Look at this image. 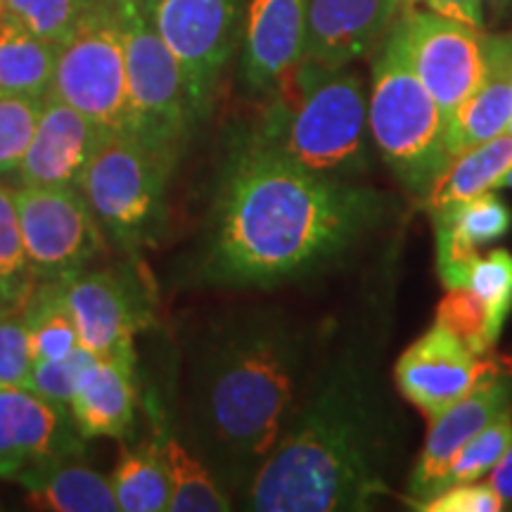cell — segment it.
<instances>
[{
  "mask_svg": "<svg viewBox=\"0 0 512 512\" xmlns=\"http://www.w3.org/2000/svg\"><path fill=\"white\" fill-rule=\"evenodd\" d=\"M384 200L382 192L318 174L249 138L223 171L204 273L240 287L302 278L373 230Z\"/></svg>",
  "mask_w": 512,
  "mask_h": 512,
  "instance_id": "obj_1",
  "label": "cell"
},
{
  "mask_svg": "<svg viewBox=\"0 0 512 512\" xmlns=\"http://www.w3.org/2000/svg\"><path fill=\"white\" fill-rule=\"evenodd\" d=\"M394 427L361 366L339 361L320 377L247 484L256 512L370 510L389 494Z\"/></svg>",
  "mask_w": 512,
  "mask_h": 512,
  "instance_id": "obj_2",
  "label": "cell"
},
{
  "mask_svg": "<svg viewBox=\"0 0 512 512\" xmlns=\"http://www.w3.org/2000/svg\"><path fill=\"white\" fill-rule=\"evenodd\" d=\"M302 358V335L271 318L230 325L207 344L192 382V418L223 472L252 482L297 408Z\"/></svg>",
  "mask_w": 512,
  "mask_h": 512,
  "instance_id": "obj_3",
  "label": "cell"
},
{
  "mask_svg": "<svg viewBox=\"0 0 512 512\" xmlns=\"http://www.w3.org/2000/svg\"><path fill=\"white\" fill-rule=\"evenodd\" d=\"M368 100L344 67L302 60L278 88L252 138L318 174L342 178L366 164Z\"/></svg>",
  "mask_w": 512,
  "mask_h": 512,
  "instance_id": "obj_4",
  "label": "cell"
},
{
  "mask_svg": "<svg viewBox=\"0 0 512 512\" xmlns=\"http://www.w3.org/2000/svg\"><path fill=\"white\" fill-rule=\"evenodd\" d=\"M368 126L384 162L403 188L425 200L451 159L444 147V114L413 74L394 29L373 67Z\"/></svg>",
  "mask_w": 512,
  "mask_h": 512,
  "instance_id": "obj_5",
  "label": "cell"
},
{
  "mask_svg": "<svg viewBox=\"0 0 512 512\" xmlns=\"http://www.w3.org/2000/svg\"><path fill=\"white\" fill-rule=\"evenodd\" d=\"M174 162L133 133H110L102 140L79 183L100 228L126 245L150 240L164 219Z\"/></svg>",
  "mask_w": 512,
  "mask_h": 512,
  "instance_id": "obj_6",
  "label": "cell"
},
{
  "mask_svg": "<svg viewBox=\"0 0 512 512\" xmlns=\"http://www.w3.org/2000/svg\"><path fill=\"white\" fill-rule=\"evenodd\" d=\"M50 93L107 133H128L126 53L114 0H98L57 46Z\"/></svg>",
  "mask_w": 512,
  "mask_h": 512,
  "instance_id": "obj_7",
  "label": "cell"
},
{
  "mask_svg": "<svg viewBox=\"0 0 512 512\" xmlns=\"http://www.w3.org/2000/svg\"><path fill=\"white\" fill-rule=\"evenodd\" d=\"M117 3L126 53V86L131 128L128 133L162 155L176 159L192 117L176 57L166 48L152 19L133 0Z\"/></svg>",
  "mask_w": 512,
  "mask_h": 512,
  "instance_id": "obj_8",
  "label": "cell"
},
{
  "mask_svg": "<svg viewBox=\"0 0 512 512\" xmlns=\"http://www.w3.org/2000/svg\"><path fill=\"white\" fill-rule=\"evenodd\" d=\"M413 74L448 121L486 79L482 29L434 10H403L392 24Z\"/></svg>",
  "mask_w": 512,
  "mask_h": 512,
  "instance_id": "obj_9",
  "label": "cell"
},
{
  "mask_svg": "<svg viewBox=\"0 0 512 512\" xmlns=\"http://www.w3.org/2000/svg\"><path fill=\"white\" fill-rule=\"evenodd\" d=\"M147 17L176 57L192 117L202 119L233 55L240 0H159Z\"/></svg>",
  "mask_w": 512,
  "mask_h": 512,
  "instance_id": "obj_10",
  "label": "cell"
},
{
  "mask_svg": "<svg viewBox=\"0 0 512 512\" xmlns=\"http://www.w3.org/2000/svg\"><path fill=\"white\" fill-rule=\"evenodd\" d=\"M15 202L36 280H67L98 256L100 223L79 188L19 185Z\"/></svg>",
  "mask_w": 512,
  "mask_h": 512,
  "instance_id": "obj_11",
  "label": "cell"
},
{
  "mask_svg": "<svg viewBox=\"0 0 512 512\" xmlns=\"http://www.w3.org/2000/svg\"><path fill=\"white\" fill-rule=\"evenodd\" d=\"M60 283L81 347L98 358L136 363V337L152 323V311L131 273L81 271Z\"/></svg>",
  "mask_w": 512,
  "mask_h": 512,
  "instance_id": "obj_12",
  "label": "cell"
},
{
  "mask_svg": "<svg viewBox=\"0 0 512 512\" xmlns=\"http://www.w3.org/2000/svg\"><path fill=\"white\" fill-rule=\"evenodd\" d=\"M491 373H496L494 363L479 361L451 330L434 320L432 328L403 351L394 377L399 392L432 422Z\"/></svg>",
  "mask_w": 512,
  "mask_h": 512,
  "instance_id": "obj_13",
  "label": "cell"
},
{
  "mask_svg": "<svg viewBox=\"0 0 512 512\" xmlns=\"http://www.w3.org/2000/svg\"><path fill=\"white\" fill-rule=\"evenodd\" d=\"M508 413H512V382L508 377L491 373L465 399L434 418L408 482V503L418 508L422 501L437 494L441 479L446 477L460 448Z\"/></svg>",
  "mask_w": 512,
  "mask_h": 512,
  "instance_id": "obj_14",
  "label": "cell"
},
{
  "mask_svg": "<svg viewBox=\"0 0 512 512\" xmlns=\"http://www.w3.org/2000/svg\"><path fill=\"white\" fill-rule=\"evenodd\" d=\"M110 133L50 93L43 98L34 138L19 166V185L79 188L83 171Z\"/></svg>",
  "mask_w": 512,
  "mask_h": 512,
  "instance_id": "obj_15",
  "label": "cell"
},
{
  "mask_svg": "<svg viewBox=\"0 0 512 512\" xmlns=\"http://www.w3.org/2000/svg\"><path fill=\"white\" fill-rule=\"evenodd\" d=\"M306 0H249L242 83L256 95H271L304 60Z\"/></svg>",
  "mask_w": 512,
  "mask_h": 512,
  "instance_id": "obj_16",
  "label": "cell"
},
{
  "mask_svg": "<svg viewBox=\"0 0 512 512\" xmlns=\"http://www.w3.org/2000/svg\"><path fill=\"white\" fill-rule=\"evenodd\" d=\"M399 10L401 0H306L304 60L347 67L380 41Z\"/></svg>",
  "mask_w": 512,
  "mask_h": 512,
  "instance_id": "obj_17",
  "label": "cell"
},
{
  "mask_svg": "<svg viewBox=\"0 0 512 512\" xmlns=\"http://www.w3.org/2000/svg\"><path fill=\"white\" fill-rule=\"evenodd\" d=\"M69 413L27 387L0 384V477L72 451Z\"/></svg>",
  "mask_w": 512,
  "mask_h": 512,
  "instance_id": "obj_18",
  "label": "cell"
},
{
  "mask_svg": "<svg viewBox=\"0 0 512 512\" xmlns=\"http://www.w3.org/2000/svg\"><path fill=\"white\" fill-rule=\"evenodd\" d=\"M138 411L136 363L95 356L76 382L69 418L83 439H124Z\"/></svg>",
  "mask_w": 512,
  "mask_h": 512,
  "instance_id": "obj_19",
  "label": "cell"
},
{
  "mask_svg": "<svg viewBox=\"0 0 512 512\" xmlns=\"http://www.w3.org/2000/svg\"><path fill=\"white\" fill-rule=\"evenodd\" d=\"M22 484L27 503L48 512H117V498L110 477L81 463L74 453L41 460L15 477Z\"/></svg>",
  "mask_w": 512,
  "mask_h": 512,
  "instance_id": "obj_20",
  "label": "cell"
},
{
  "mask_svg": "<svg viewBox=\"0 0 512 512\" xmlns=\"http://www.w3.org/2000/svg\"><path fill=\"white\" fill-rule=\"evenodd\" d=\"M510 169L512 136L503 133L453 159L444 174L434 181L432 190L422 200V207L432 214L451 204L472 200L486 190H496Z\"/></svg>",
  "mask_w": 512,
  "mask_h": 512,
  "instance_id": "obj_21",
  "label": "cell"
},
{
  "mask_svg": "<svg viewBox=\"0 0 512 512\" xmlns=\"http://www.w3.org/2000/svg\"><path fill=\"white\" fill-rule=\"evenodd\" d=\"M512 117V86L508 74L486 72L475 93L451 114L444 128L448 159H456L486 140L503 136Z\"/></svg>",
  "mask_w": 512,
  "mask_h": 512,
  "instance_id": "obj_22",
  "label": "cell"
},
{
  "mask_svg": "<svg viewBox=\"0 0 512 512\" xmlns=\"http://www.w3.org/2000/svg\"><path fill=\"white\" fill-rule=\"evenodd\" d=\"M57 46L3 15L0 17V95L43 98L53 86Z\"/></svg>",
  "mask_w": 512,
  "mask_h": 512,
  "instance_id": "obj_23",
  "label": "cell"
},
{
  "mask_svg": "<svg viewBox=\"0 0 512 512\" xmlns=\"http://www.w3.org/2000/svg\"><path fill=\"white\" fill-rule=\"evenodd\" d=\"M114 498L124 512L169 510L171 482L162 451V437L136 448H121V456L110 477Z\"/></svg>",
  "mask_w": 512,
  "mask_h": 512,
  "instance_id": "obj_24",
  "label": "cell"
},
{
  "mask_svg": "<svg viewBox=\"0 0 512 512\" xmlns=\"http://www.w3.org/2000/svg\"><path fill=\"white\" fill-rule=\"evenodd\" d=\"M34 361H55L81 347L74 318L67 309L60 280H43L22 306Z\"/></svg>",
  "mask_w": 512,
  "mask_h": 512,
  "instance_id": "obj_25",
  "label": "cell"
},
{
  "mask_svg": "<svg viewBox=\"0 0 512 512\" xmlns=\"http://www.w3.org/2000/svg\"><path fill=\"white\" fill-rule=\"evenodd\" d=\"M162 451L169 470V512H223L233 510L230 496L221 489L214 472L174 434H164Z\"/></svg>",
  "mask_w": 512,
  "mask_h": 512,
  "instance_id": "obj_26",
  "label": "cell"
},
{
  "mask_svg": "<svg viewBox=\"0 0 512 512\" xmlns=\"http://www.w3.org/2000/svg\"><path fill=\"white\" fill-rule=\"evenodd\" d=\"M34 287L15 190L0 185V309L24 306Z\"/></svg>",
  "mask_w": 512,
  "mask_h": 512,
  "instance_id": "obj_27",
  "label": "cell"
},
{
  "mask_svg": "<svg viewBox=\"0 0 512 512\" xmlns=\"http://www.w3.org/2000/svg\"><path fill=\"white\" fill-rule=\"evenodd\" d=\"M467 290L482 302L489 335L498 342L505 320L512 313V254L508 249L479 254L470 268Z\"/></svg>",
  "mask_w": 512,
  "mask_h": 512,
  "instance_id": "obj_28",
  "label": "cell"
},
{
  "mask_svg": "<svg viewBox=\"0 0 512 512\" xmlns=\"http://www.w3.org/2000/svg\"><path fill=\"white\" fill-rule=\"evenodd\" d=\"M95 3L98 0H5V15L60 46Z\"/></svg>",
  "mask_w": 512,
  "mask_h": 512,
  "instance_id": "obj_29",
  "label": "cell"
},
{
  "mask_svg": "<svg viewBox=\"0 0 512 512\" xmlns=\"http://www.w3.org/2000/svg\"><path fill=\"white\" fill-rule=\"evenodd\" d=\"M510 444H512V413L491 422L489 427H484L477 437H472L463 448H460L458 456L453 458L451 467H448L446 477L441 479L439 491H444L453 484L477 482V479L486 475V472L494 470L498 460L503 458V453L510 448Z\"/></svg>",
  "mask_w": 512,
  "mask_h": 512,
  "instance_id": "obj_30",
  "label": "cell"
},
{
  "mask_svg": "<svg viewBox=\"0 0 512 512\" xmlns=\"http://www.w3.org/2000/svg\"><path fill=\"white\" fill-rule=\"evenodd\" d=\"M43 98L0 95V176L17 174L22 166L41 117Z\"/></svg>",
  "mask_w": 512,
  "mask_h": 512,
  "instance_id": "obj_31",
  "label": "cell"
},
{
  "mask_svg": "<svg viewBox=\"0 0 512 512\" xmlns=\"http://www.w3.org/2000/svg\"><path fill=\"white\" fill-rule=\"evenodd\" d=\"M437 323L451 330L475 356L489 354L491 347L496 344L489 335V323H486L482 302L467 287L448 290L437 309Z\"/></svg>",
  "mask_w": 512,
  "mask_h": 512,
  "instance_id": "obj_32",
  "label": "cell"
},
{
  "mask_svg": "<svg viewBox=\"0 0 512 512\" xmlns=\"http://www.w3.org/2000/svg\"><path fill=\"white\" fill-rule=\"evenodd\" d=\"M93 358L95 356L91 351L79 347L69 356L55 358V361H34L31 363L27 389L69 413L76 382H79L81 373L88 368Z\"/></svg>",
  "mask_w": 512,
  "mask_h": 512,
  "instance_id": "obj_33",
  "label": "cell"
},
{
  "mask_svg": "<svg viewBox=\"0 0 512 512\" xmlns=\"http://www.w3.org/2000/svg\"><path fill=\"white\" fill-rule=\"evenodd\" d=\"M31 363L34 358L22 306L0 309V384L27 387Z\"/></svg>",
  "mask_w": 512,
  "mask_h": 512,
  "instance_id": "obj_34",
  "label": "cell"
},
{
  "mask_svg": "<svg viewBox=\"0 0 512 512\" xmlns=\"http://www.w3.org/2000/svg\"><path fill=\"white\" fill-rule=\"evenodd\" d=\"M505 505L489 482H463L422 501L420 512H498Z\"/></svg>",
  "mask_w": 512,
  "mask_h": 512,
  "instance_id": "obj_35",
  "label": "cell"
},
{
  "mask_svg": "<svg viewBox=\"0 0 512 512\" xmlns=\"http://www.w3.org/2000/svg\"><path fill=\"white\" fill-rule=\"evenodd\" d=\"M427 8L434 12H441V15L458 19V22L470 24L475 29H484V8L482 0H430Z\"/></svg>",
  "mask_w": 512,
  "mask_h": 512,
  "instance_id": "obj_36",
  "label": "cell"
},
{
  "mask_svg": "<svg viewBox=\"0 0 512 512\" xmlns=\"http://www.w3.org/2000/svg\"><path fill=\"white\" fill-rule=\"evenodd\" d=\"M489 484L494 486L496 494L501 496L505 508H510L512 505V444L508 451L503 453V458L498 460L494 470H491Z\"/></svg>",
  "mask_w": 512,
  "mask_h": 512,
  "instance_id": "obj_37",
  "label": "cell"
},
{
  "mask_svg": "<svg viewBox=\"0 0 512 512\" xmlns=\"http://www.w3.org/2000/svg\"><path fill=\"white\" fill-rule=\"evenodd\" d=\"M512 0H482V8H484V19L489 22H501V19L508 15Z\"/></svg>",
  "mask_w": 512,
  "mask_h": 512,
  "instance_id": "obj_38",
  "label": "cell"
},
{
  "mask_svg": "<svg viewBox=\"0 0 512 512\" xmlns=\"http://www.w3.org/2000/svg\"><path fill=\"white\" fill-rule=\"evenodd\" d=\"M133 3H136V5H138V8L145 12V15H150V10H152V8H155V5L159 3V0H133Z\"/></svg>",
  "mask_w": 512,
  "mask_h": 512,
  "instance_id": "obj_39",
  "label": "cell"
},
{
  "mask_svg": "<svg viewBox=\"0 0 512 512\" xmlns=\"http://www.w3.org/2000/svg\"><path fill=\"white\" fill-rule=\"evenodd\" d=\"M420 3H430V0H401V8L403 10H411V8H418Z\"/></svg>",
  "mask_w": 512,
  "mask_h": 512,
  "instance_id": "obj_40",
  "label": "cell"
},
{
  "mask_svg": "<svg viewBox=\"0 0 512 512\" xmlns=\"http://www.w3.org/2000/svg\"><path fill=\"white\" fill-rule=\"evenodd\" d=\"M498 188H512V169L503 176V181H501V185H498Z\"/></svg>",
  "mask_w": 512,
  "mask_h": 512,
  "instance_id": "obj_41",
  "label": "cell"
},
{
  "mask_svg": "<svg viewBox=\"0 0 512 512\" xmlns=\"http://www.w3.org/2000/svg\"><path fill=\"white\" fill-rule=\"evenodd\" d=\"M5 15V0H0V17Z\"/></svg>",
  "mask_w": 512,
  "mask_h": 512,
  "instance_id": "obj_42",
  "label": "cell"
},
{
  "mask_svg": "<svg viewBox=\"0 0 512 512\" xmlns=\"http://www.w3.org/2000/svg\"><path fill=\"white\" fill-rule=\"evenodd\" d=\"M505 133H508V136H512V117H510V124H508V128H505Z\"/></svg>",
  "mask_w": 512,
  "mask_h": 512,
  "instance_id": "obj_43",
  "label": "cell"
},
{
  "mask_svg": "<svg viewBox=\"0 0 512 512\" xmlns=\"http://www.w3.org/2000/svg\"><path fill=\"white\" fill-rule=\"evenodd\" d=\"M508 79H510V86H512V69H510V76H508Z\"/></svg>",
  "mask_w": 512,
  "mask_h": 512,
  "instance_id": "obj_44",
  "label": "cell"
}]
</instances>
